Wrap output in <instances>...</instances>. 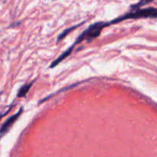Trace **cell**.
I'll list each match as a JSON object with an SVG mask.
<instances>
[{"label": "cell", "mask_w": 157, "mask_h": 157, "mask_svg": "<svg viewBox=\"0 0 157 157\" xmlns=\"http://www.w3.org/2000/svg\"><path fill=\"white\" fill-rule=\"evenodd\" d=\"M157 17V10L156 8H148V9H137V10L131 11L125 15L117 18L116 19L110 21L109 24H117L124 20L129 19H139V18H156Z\"/></svg>", "instance_id": "cell-1"}, {"label": "cell", "mask_w": 157, "mask_h": 157, "mask_svg": "<svg viewBox=\"0 0 157 157\" xmlns=\"http://www.w3.org/2000/svg\"><path fill=\"white\" fill-rule=\"evenodd\" d=\"M110 24L108 22H104V21H100V22H96L90 25L85 31H84V32L81 34V35L76 40L74 45L75 46V44H80L84 40L90 41L91 40L98 38L100 34L101 33V32H102L103 29L105 28L106 26H108Z\"/></svg>", "instance_id": "cell-2"}, {"label": "cell", "mask_w": 157, "mask_h": 157, "mask_svg": "<svg viewBox=\"0 0 157 157\" xmlns=\"http://www.w3.org/2000/svg\"><path fill=\"white\" fill-rule=\"evenodd\" d=\"M22 109H23L22 107H21V108H20V110H18V113H15V114H14V115H12V117H9V119H8L7 121H6V122L2 124L1 129H0V134L1 135L6 134V133H7L9 130H10L11 127L13 126V124H15V121L18 119L19 116L21 115V112L23 111Z\"/></svg>", "instance_id": "cell-3"}, {"label": "cell", "mask_w": 157, "mask_h": 157, "mask_svg": "<svg viewBox=\"0 0 157 157\" xmlns=\"http://www.w3.org/2000/svg\"><path fill=\"white\" fill-rule=\"evenodd\" d=\"M74 48H75V45H74V44H73V45L71 46V47L67 49V50H66L65 52H64V53L62 54V55H60V56L58 57V58H57V59L55 60V61H53V62L52 63V64H51V65H50V68H53V67H56V66L58 65V64H59V63H61V61H63V60H64L66 58H67V57H68L69 55H70L71 54V52H72V51H73Z\"/></svg>", "instance_id": "cell-4"}, {"label": "cell", "mask_w": 157, "mask_h": 157, "mask_svg": "<svg viewBox=\"0 0 157 157\" xmlns=\"http://www.w3.org/2000/svg\"><path fill=\"white\" fill-rule=\"evenodd\" d=\"M33 81L31 83H29V84H25V85L22 86V87H21V88L18 90V94H17V97H18V98H24L26 94H28V92L29 91V90L31 89V87H32V84H33Z\"/></svg>", "instance_id": "cell-5"}, {"label": "cell", "mask_w": 157, "mask_h": 157, "mask_svg": "<svg viewBox=\"0 0 157 157\" xmlns=\"http://www.w3.org/2000/svg\"><path fill=\"white\" fill-rule=\"evenodd\" d=\"M153 0H140L139 2L136 3V4H134V5H132V6H130V9H131L132 11L137 10V9H140L141 7H143L144 6L149 4V3H150L151 2H153Z\"/></svg>", "instance_id": "cell-6"}, {"label": "cell", "mask_w": 157, "mask_h": 157, "mask_svg": "<svg viewBox=\"0 0 157 157\" xmlns=\"http://www.w3.org/2000/svg\"><path fill=\"white\" fill-rule=\"evenodd\" d=\"M83 23H84V22H81V24H79V25H75V26H73V27H71V28H69V29H65V31H64V32H63L62 33H61V35H60L58 37V41H61V40H62L63 38H64V37H66V36H67V35H68V34L70 33V32H71L72 31L74 30V29H76L77 27H79V26H81V25L83 24Z\"/></svg>", "instance_id": "cell-7"}, {"label": "cell", "mask_w": 157, "mask_h": 157, "mask_svg": "<svg viewBox=\"0 0 157 157\" xmlns=\"http://www.w3.org/2000/svg\"><path fill=\"white\" fill-rule=\"evenodd\" d=\"M9 110H11V108H10V109H9V110H8L6 112V113H0V120H1L2 118L3 117L5 116V115H6V114H7V113H9Z\"/></svg>", "instance_id": "cell-8"}]
</instances>
